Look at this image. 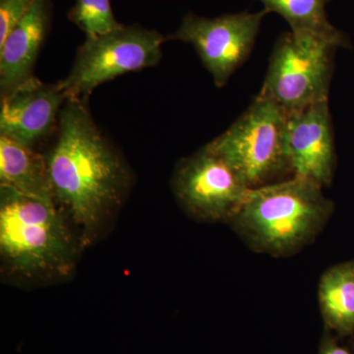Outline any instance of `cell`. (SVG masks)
<instances>
[{
  "mask_svg": "<svg viewBox=\"0 0 354 354\" xmlns=\"http://www.w3.org/2000/svg\"><path fill=\"white\" fill-rule=\"evenodd\" d=\"M67 17L86 38L106 34L122 26L116 20L109 0H75Z\"/></svg>",
  "mask_w": 354,
  "mask_h": 354,
  "instance_id": "cell-15",
  "label": "cell"
},
{
  "mask_svg": "<svg viewBox=\"0 0 354 354\" xmlns=\"http://www.w3.org/2000/svg\"><path fill=\"white\" fill-rule=\"evenodd\" d=\"M167 38L138 24L87 37L76 51L68 75L60 80L67 99H88L95 88L116 77L160 64Z\"/></svg>",
  "mask_w": 354,
  "mask_h": 354,
  "instance_id": "cell-6",
  "label": "cell"
},
{
  "mask_svg": "<svg viewBox=\"0 0 354 354\" xmlns=\"http://www.w3.org/2000/svg\"><path fill=\"white\" fill-rule=\"evenodd\" d=\"M337 48L310 32H285L272 48L259 94L288 113L329 101Z\"/></svg>",
  "mask_w": 354,
  "mask_h": 354,
  "instance_id": "cell-5",
  "label": "cell"
},
{
  "mask_svg": "<svg viewBox=\"0 0 354 354\" xmlns=\"http://www.w3.org/2000/svg\"><path fill=\"white\" fill-rule=\"evenodd\" d=\"M321 354H351L346 349L335 344H327L324 346Z\"/></svg>",
  "mask_w": 354,
  "mask_h": 354,
  "instance_id": "cell-17",
  "label": "cell"
},
{
  "mask_svg": "<svg viewBox=\"0 0 354 354\" xmlns=\"http://www.w3.org/2000/svg\"><path fill=\"white\" fill-rule=\"evenodd\" d=\"M0 252L6 264L27 278L67 276L75 244L57 204L0 186Z\"/></svg>",
  "mask_w": 354,
  "mask_h": 354,
  "instance_id": "cell-3",
  "label": "cell"
},
{
  "mask_svg": "<svg viewBox=\"0 0 354 354\" xmlns=\"http://www.w3.org/2000/svg\"><path fill=\"white\" fill-rule=\"evenodd\" d=\"M66 99L60 81L48 84L31 77L1 97L0 135L34 148L57 131Z\"/></svg>",
  "mask_w": 354,
  "mask_h": 354,
  "instance_id": "cell-9",
  "label": "cell"
},
{
  "mask_svg": "<svg viewBox=\"0 0 354 354\" xmlns=\"http://www.w3.org/2000/svg\"><path fill=\"white\" fill-rule=\"evenodd\" d=\"M0 186L57 204L46 157L0 135Z\"/></svg>",
  "mask_w": 354,
  "mask_h": 354,
  "instance_id": "cell-12",
  "label": "cell"
},
{
  "mask_svg": "<svg viewBox=\"0 0 354 354\" xmlns=\"http://www.w3.org/2000/svg\"><path fill=\"white\" fill-rule=\"evenodd\" d=\"M172 186L186 211L208 221L230 220L251 189L208 144L179 162Z\"/></svg>",
  "mask_w": 354,
  "mask_h": 354,
  "instance_id": "cell-8",
  "label": "cell"
},
{
  "mask_svg": "<svg viewBox=\"0 0 354 354\" xmlns=\"http://www.w3.org/2000/svg\"><path fill=\"white\" fill-rule=\"evenodd\" d=\"M55 143L46 153L59 209L91 232L129 187L124 160L95 122L88 99L68 97L60 111Z\"/></svg>",
  "mask_w": 354,
  "mask_h": 354,
  "instance_id": "cell-1",
  "label": "cell"
},
{
  "mask_svg": "<svg viewBox=\"0 0 354 354\" xmlns=\"http://www.w3.org/2000/svg\"><path fill=\"white\" fill-rule=\"evenodd\" d=\"M53 0H37L0 43L1 97L34 76L32 70L53 22Z\"/></svg>",
  "mask_w": 354,
  "mask_h": 354,
  "instance_id": "cell-11",
  "label": "cell"
},
{
  "mask_svg": "<svg viewBox=\"0 0 354 354\" xmlns=\"http://www.w3.org/2000/svg\"><path fill=\"white\" fill-rule=\"evenodd\" d=\"M322 186L301 177L251 188L230 218L261 252L288 255L311 241L332 213Z\"/></svg>",
  "mask_w": 354,
  "mask_h": 354,
  "instance_id": "cell-2",
  "label": "cell"
},
{
  "mask_svg": "<svg viewBox=\"0 0 354 354\" xmlns=\"http://www.w3.org/2000/svg\"><path fill=\"white\" fill-rule=\"evenodd\" d=\"M286 147L295 176L329 185L334 176L335 147L329 101L288 113Z\"/></svg>",
  "mask_w": 354,
  "mask_h": 354,
  "instance_id": "cell-10",
  "label": "cell"
},
{
  "mask_svg": "<svg viewBox=\"0 0 354 354\" xmlns=\"http://www.w3.org/2000/svg\"><path fill=\"white\" fill-rule=\"evenodd\" d=\"M319 302L326 323L342 333L354 329V266L328 270L319 285Z\"/></svg>",
  "mask_w": 354,
  "mask_h": 354,
  "instance_id": "cell-14",
  "label": "cell"
},
{
  "mask_svg": "<svg viewBox=\"0 0 354 354\" xmlns=\"http://www.w3.org/2000/svg\"><path fill=\"white\" fill-rule=\"evenodd\" d=\"M288 113L258 94L227 131L208 145L241 174L250 188L291 171L286 147Z\"/></svg>",
  "mask_w": 354,
  "mask_h": 354,
  "instance_id": "cell-4",
  "label": "cell"
},
{
  "mask_svg": "<svg viewBox=\"0 0 354 354\" xmlns=\"http://www.w3.org/2000/svg\"><path fill=\"white\" fill-rule=\"evenodd\" d=\"M37 0H0V43L27 14Z\"/></svg>",
  "mask_w": 354,
  "mask_h": 354,
  "instance_id": "cell-16",
  "label": "cell"
},
{
  "mask_svg": "<svg viewBox=\"0 0 354 354\" xmlns=\"http://www.w3.org/2000/svg\"><path fill=\"white\" fill-rule=\"evenodd\" d=\"M268 13L281 15L293 32H310L339 48H351L349 38L330 24L326 6L330 0H259Z\"/></svg>",
  "mask_w": 354,
  "mask_h": 354,
  "instance_id": "cell-13",
  "label": "cell"
},
{
  "mask_svg": "<svg viewBox=\"0 0 354 354\" xmlns=\"http://www.w3.org/2000/svg\"><path fill=\"white\" fill-rule=\"evenodd\" d=\"M266 9L258 12L225 14L206 18L189 13L167 39L190 44L218 88L227 85L232 74L250 57Z\"/></svg>",
  "mask_w": 354,
  "mask_h": 354,
  "instance_id": "cell-7",
  "label": "cell"
}]
</instances>
